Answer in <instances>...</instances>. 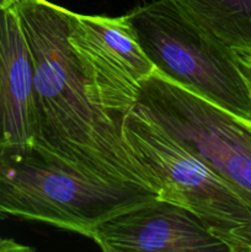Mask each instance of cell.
I'll use <instances>...</instances> for the list:
<instances>
[{"mask_svg":"<svg viewBox=\"0 0 251 252\" xmlns=\"http://www.w3.org/2000/svg\"><path fill=\"white\" fill-rule=\"evenodd\" d=\"M235 57L239 68H240L243 75L245 76L246 83H248L251 93V57L244 56V54H235Z\"/></svg>","mask_w":251,"mask_h":252,"instance_id":"8fae6325","label":"cell"},{"mask_svg":"<svg viewBox=\"0 0 251 252\" xmlns=\"http://www.w3.org/2000/svg\"><path fill=\"white\" fill-rule=\"evenodd\" d=\"M14 6L33 62L34 149L83 176L159 194L154 177L125 143L122 126L89 96L68 41L69 10L48 0H17Z\"/></svg>","mask_w":251,"mask_h":252,"instance_id":"6da1fadb","label":"cell"},{"mask_svg":"<svg viewBox=\"0 0 251 252\" xmlns=\"http://www.w3.org/2000/svg\"><path fill=\"white\" fill-rule=\"evenodd\" d=\"M91 240L105 252L229 251L196 214L159 198L103 220Z\"/></svg>","mask_w":251,"mask_h":252,"instance_id":"52a82bcc","label":"cell"},{"mask_svg":"<svg viewBox=\"0 0 251 252\" xmlns=\"http://www.w3.org/2000/svg\"><path fill=\"white\" fill-rule=\"evenodd\" d=\"M68 41L94 103L121 126L137 105L140 84L157 68L139 46L127 16L69 11Z\"/></svg>","mask_w":251,"mask_h":252,"instance_id":"8992f818","label":"cell"},{"mask_svg":"<svg viewBox=\"0 0 251 252\" xmlns=\"http://www.w3.org/2000/svg\"><path fill=\"white\" fill-rule=\"evenodd\" d=\"M36 126L33 62L11 6L0 11V152L33 148Z\"/></svg>","mask_w":251,"mask_h":252,"instance_id":"ba28073f","label":"cell"},{"mask_svg":"<svg viewBox=\"0 0 251 252\" xmlns=\"http://www.w3.org/2000/svg\"><path fill=\"white\" fill-rule=\"evenodd\" d=\"M33 251V249L27 245L17 243L14 239L1 238L0 236V252H29Z\"/></svg>","mask_w":251,"mask_h":252,"instance_id":"30bf717a","label":"cell"},{"mask_svg":"<svg viewBox=\"0 0 251 252\" xmlns=\"http://www.w3.org/2000/svg\"><path fill=\"white\" fill-rule=\"evenodd\" d=\"M137 106L220 175L251 207V122L172 83L161 74L140 84Z\"/></svg>","mask_w":251,"mask_h":252,"instance_id":"5b68a950","label":"cell"},{"mask_svg":"<svg viewBox=\"0 0 251 252\" xmlns=\"http://www.w3.org/2000/svg\"><path fill=\"white\" fill-rule=\"evenodd\" d=\"M122 135L157 181V198L196 214L229 252H251V207L220 175L137 106L123 118Z\"/></svg>","mask_w":251,"mask_h":252,"instance_id":"3957f363","label":"cell"},{"mask_svg":"<svg viewBox=\"0 0 251 252\" xmlns=\"http://www.w3.org/2000/svg\"><path fill=\"white\" fill-rule=\"evenodd\" d=\"M17 2V0H0V11L7 9V7L14 6Z\"/></svg>","mask_w":251,"mask_h":252,"instance_id":"7c38bea8","label":"cell"},{"mask_svg":"<svg viewBox=\"0 0 251 252\" xmlns=\"http://www.w3.org/2000/svg\"><path fill=\"white\" fill-rule=\"evenodd\" d=\"M171 1L233 53L251 57V0Z\"/></svg>","mask_w":251,"mask_h":252,"instance_id":"9c48e42d","label":"cell"},{"mask_svg":"<svg viewBox=\"0 0 251 252\" xmlns=\"http://www.w3.org/2000/svg\"><path fill=\"white\" fill-rule=\"evenodd\" d=\"M126 16L157 73L251 122V93L235 53L209 36L171 0H154Z\"/></svg>","mask_w":251,"mask_h":252,"instance_id":"277c9868","label":"cell"},{"mask_svg":"<svg viewBox=\"0 0 251 252\" xmlns=\"http://www.w3.org/2000/svg\"><path fill=\"white\" fill-rule=\"evenodd\" d=\"M155 198L145 187L83 176L34 148L0 152V221H38L91 239L103 220Z\"/></svg>","mask_w":251,"mask_h":252,"instance_id":"7a4b0ae2","label":"cell"}]
</instances>
